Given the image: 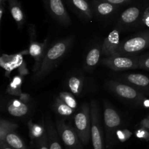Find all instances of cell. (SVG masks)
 <instances>
[{
  "mask_svg": "<svg viewBox=\"0 0 149 149\" xmlns=\"http://www.w3.org/2000/svg\"><path fill=\"white\" fill-rule=\"evenodd\" d=\"M73 42V38H64L57 41L49 47L45 53L41 65L37 71L33 73V80L38 81L47 76L58 64L61 58L66 54Z\"/></svg>",
  "mask_w": 149,
  "mask_h": 149,
  "instance_id": "cell-1",
  "label": "cell"
},
{
  "mask_svg": "<svg viewBox=\"0 0 149 149\" xmlns=\"http://www.w3.org/2000/svg\"><path fill=\"white\" fill-rule=\"evenodd\" d=\"M74 129L79 140L84 145L88 144L91 138V114L90 107L87 103L81 105L74 118Z\"/></svg>",
  "mask_w": 149,
  "mask_h": 149,
  "instance_id": "cell-2",
  "label": "cell"
},
{
  "mask_svg": "<svg viewBox=\"0 0 149 149\" xmlns=\"http://www.w3.org/2000/svg\"><path fill=\"white\" fill-rule=\"evenodd\" d=\"M149 48V30L137 34L132 37L122 41L116 50L117 55H132Z\"/></svg>",
  "mask_w": 149,
  "mask_h": 149,
  "instance_id": "cell-3",
  "label": "cell"
},
{
  "mask_svg": "<svg viewBox=\"0 0 149 149\" xmlns=\"http://www.w3.org/2000/svg\"><path fill=\"white\" fill-rule=\"evenodd\" d=\"M106 86L117 96L130 102L141 104L146 99L143 93L131 85L115 80H109L106 83Z\"/></svg>",
  "mask_w": 149,
  "mask_h": 149,
  "instance_id": "cell-4",
  "label": "cell"
},
{
  "mask_svg": "<svg viewBox=\"0 0 149 149\" xmlns=\"http://www.w3.org/2000/svg\"><path fill=\"white\" fill-rule=\"evenodd\" d=\"M17 124L1 119L0 121V143H6L13 149H29L15 131Z\"/></svg>",
  "mask_w": 149,
  "mask_h": 149,
  "instance_id": "cell-5",
  "label": "cell"
},
{
  "mask_svg": "<svg viewBox=\"0 0 149 149\" xmlns=\"http://www.w3.org/2000/svg\"><path fill=\"white\" fill-rule=\"evenodd\" d=\"M138 59L132 55H115L103 58L102 64L113 71H123L139 68Z\"/></svg>",
  "mask_w": 149,
  "mask_h": 149,
  "instance_id": "cell-6",
  "label": "cell"
},
{
  "mask_svg": "<svg viewBox=\"0 0 149 149\" xmlns=\"http://www.w3.org/2000/svg\"><path fill=\"white\" fill-rule=\"evenodd\" d=\"M105 127L106 131V142L108 148H110L113 141V136L122 124V118L117 111L109 104H104Z\"/></svg>",
  "mask_w": 149,
  "mask_h": 149,
  "instance_id": "cell-7",
  "label": "cell"
},
{
  "mask_svg": "<svg viewBox=\"0 0 149 149\" xmlns=\"http://www.w3.org/2000/svg\"><path fill=\"white\" fill-rule=\"evenodd\" d=\"M56 129L67 148L79 149L82 148V143L79 140L75 129L73 128L70 124L64 122L63 120H57Z\"/></svg>",
  "mask_w": 149,
  "mask_h": 149,
  "instance_id": "cell-8",
  "label": "cell"
},
{
  "mask_svg": "<svg viewBox=\"0 0 149 149\" xmlns=\"http://www.w3.org/2000/svg\"><path fill=\"white\" fill-rule=\"evenodd\" d=\"M30 31V43L29 46L26 51L22 52L23 54H29L35 61V65L33 67V73L36 72L39 68L45 57V53L47 51V42L48 39H45V41L42 42H37L36 39H34L36 34H35V30L33 28H31Z\"/></svg>",
  "mask_w": 149,
  "mask_h": 149,
  "instance_id": "cell-9",
  "label": "cell"
},
{
  "mask_svg": "<svg viewBox=\"0 0 149 149\" xmlns=\"http://www.w3.org/2000/svg\"><path fill=\"white\" fill-rule=\"evenodd\" d=\"M91 114V139L94 149H104L101 128L100 124V115L97 102L92 100L90 104Z\"/></svg>",
  "mask_w": 149,
  "mask_h": 149,
  "instance_id": "cell-10",
  "label": "cell"
},
{
  "mask_svg": "<svg viewBox=\"0 0 149 149\" xmlns=\"http://www.w3.org/2000/svg\"><path fill=\"white\" fill-rule=\"evenodd\" d=\"M43 1L47 12L56 21L63 26L71 24V18L62 0H43Z\"/></svg>",
  "mask_w": 149,
  "mask_h": 149,
  "instance_id": "cell-11",
  "label": "cell"
},
{
  "mask_svg": "<svg viewBox=\"0 0 149 149\" xmlns=\"http://www.w3.org/2000/svg\"><path fill=\"white\" fill-rule=\"evenodd\" d=\"M22 53L13 56L3 55L1 58V67H4L7 71H11L15 68H19L20 74H26L28 73L26 64L22 56Z\"/></svg>",
  "mask_w": 149,
  "mask_h": 149,
  "instance_id": "cell-12",
  "label": "cell"
},
{
  "mask_svg": "<svg viewBox=\"0 0 149 149\" xmlns=\"http://www.w3.org/2000/svg\"><path fill=\"white\" fill-rule=\"evenodd\" d=\"M120 43L119 30L114 29L105 38L102 44V53L106 57L117 55L116 50Z\"/></svg>",
  "mask_w": 149,
  "mask_h": 149,
  "instance_id": "cell-13",
  "label": "cell"
},
{
  "mask_svg": "<svg viewBox=\"0 0 149 149\" xmlns=\"http://www.w3.org/2000/svg\"><path fill=\"white\" fill-rule=\"evenodd\" d=\"M122 77L126 83L134 87L141 89H149V77L146 74L130 73L124 74Z\"/></svg>",
  "mask_w": 149,
  "mask_h": 149,
  "instance_id": "cell-14",
  "label": "cell"
},
{
  "mask_svg": "<svg viewBox=\"0 0 149 149\" xmlns=\"http://www.w3.org/2000/svg\"><path fill=\"white\" fill-rule=\"evenodd\" d=\"M7 110L11 115L22 117L26 115L29 110L27 103L23 102L20 99H13L8 102Z\"/></svg>",
  "mask_w": 149,
  "mask_h": 149,
  "instance_id": "cell-15",
  "label": "cell"
},
{
  "mask_svg": "<svg viewBox=\"0 0 149 149\" xmlns=\"http://www.w3.org/2000/svg\"><path fill=\"white\" fill-rule=\"evenodd\" d=\"M9 3V9L19 29H21L26 21V17L20 3L17 0H7Z\"/></svg>",
  "mask_w": 149,
  "mask_h": 149,
  "instance_id": "cell-16",
  "label": "cell"
},
{
  "mask_svg": "<svg viewBox=\"0 0 149 149\" xmlns=\"http://www.w3.org/2000/svg\"><path fill=\"white\" fill-rule=\"evenodd\" d=\"M93 9L96 15L100 17H107L113 14L118 6L100 0H94L93 2Z\"/></svg>",
  "mask_w": 149,
  "mask_h": 149,
  "instance_id": "cell-17",
  "label": "cell"
},
{
  "mask_svg": "<svg viewBox=\"0 0 149 149\" xmlns=\"http://www.w3.org/2000/svg\"><path fill=\"white\" fill-rule=\"evenodd\" d=\"M46 129L49 149H63L60 143L59 134L57 131V129H55V127H54L53 124L49 118H47V119Z\"/></svg>",
  "mask_w": 149,
  "mask_h": 149,
  "instance_id": "cell-18",
  "label": "cell"
},
{
  "mask_svg": "<svg viewBox=\"0 0 149 149\" xmlns=\"http://www.w3.org/2000/svg\"><path fill=\"white\" fill-rule=\"evenodd\" d=\"M141 10L138 7H131L121 14L119 23L121 25H130L135 23L141 15Z\"/></svg>",
  "mask_w": 149,
  "mask_h": 149,
  "instance_id": "cell-19",
  "label": "cell"
},
{
  "mask_svg": "<svg viewBox=\"0 0 149 149\" xmlns=\"http://www.w3.org/2000/svg\"><path fill=\"white\" fill-rule=\"evenodd\" d=\"M68 1L79 14L87 20H91L93 18V12L87 0H68Z\"/></svg>",
  "mask_w": 149,
  "mask_h": 149,
  "instance_id": "cell-20",
  "label": "cell"
},
{
  "mask_svg": "<svg viewBox=\"0 0 149 149\" xmlns=\"http://www.w3.org/2000/svg\"><path fill=\"white\" fill-rule=\"evenodd\" d=\"M102 53V45H97L90 50L86 56L84 67L86 70H92L94 68L100 58V55Z\"/></svg>",
  "mask_w": 149,
  "mask_h": 149,
  "instance_id": "cell-21",
  "label": "cell"
},
{
  "mask_svg": "<svg viewBox=\"0 0 149 149\" xmlns=\"http://www.w3.org/2000/svg\"><path fill=\"white\" fill-rule=\"evenodd\" d=\"M28 128L29 137L32 141L37 142L47 133V129L43 124H35L32 121L28 122Z\"/></svg>",
  "mask_w": 149,
  "mask_h": 149,
  "instance_id": "cell-22",
  "label": "cell"
},
{
  "mask_svg": "<svg viewBox=\"0 0 149 149\" xmlns=\"http://www.w3.org/2000/svg\"><path fill=\"white\" fill-rule=\"evenodd\" d=\"M67 86L71 93L74 95H79L82 92L84 87V79L81 76H71L67 80Z\"/></svg>",
  "mask_w": 149,
  "mask_h": 149,
  "instance_id": "cell-23",
  "label": "cell"
},
{
  "mask_svg": "<svg viewBox=\"0 0 149 149\" xmlns=\"http://www.w3.org/2000/svg\"><path fill=\"white\" fill-rule=\"evenodd\" d=\"M54 109H55V112L58 115L63 117L71 116L75 111V110H74L71 107L68 106V105H66L59 97L55 99V103H54Z\"/></svg>",
  "mask_w": 149,
  "mask_h": 149,
  "instance_id": "cell-24",
  "label": "cell"
},
{
  "mask_svg": "<svg viewBox=\"0 0 149 149\" xmlns=\"http://www.w3.org/2000/svg\"><path fill=\"white\" fill-rule=\"evenodd\" d=\"M23 84L22 76L16 75L13 78L7 89V92L13 96H19L23 93L21 91V86Z\"/></svg>",
  "mask_w": 149,
  "mask_h": 149,
  "instance_id": "cell-25",
  "label": "cell"
},
{
  "mask_svg": "<svg viewBox=\"0 0 149 149\" xmlns=\"http://www.w3.org/2000/svg\"><path fill=\"white\" fill-rule=\"evenodd\" d=\"M58 97L62 99L66 105L71 107L74 110H76L77 108V102L72 93L67 91H62L60 93Z\"/></svg>",
  "mask_w": 149,
  "mask_h": 149,
  "instance_id": "cell-26",
  "label": "cell"
},
{
  "mask_svg": "<svg viewBox=\"0 0 149 149\" xmlns=\"http://www.w3.org/2000/svg\"><path fill=\"white\" fill-rule=\"evenodd\" d=\"M138 66L139 68L149 70V53L139 56Z\"/></svg>",
  "mask_w": 149,
  "mask_h": 149,
  "instance_id": "cell-27",
  "label": "cell"
},
{
  "mask_svg": "<svg viewBox=\"0 0 149 149\" xmlns=\"http://www.w3.org/2000/svg\"><path fill=\"white\" fill-rule=\"evenodd\" d=\"M132 132L127 129H118L116 131V136L120 141L125 142L130 137Z\"/></svg>",
  "mask_w": 149,
  "mask_h": 149,
  "instance_id": "cell-28",
  "label": "cell"
},
{
  "mask_svg": "<svg viewBox=\"0 0 149 149\" xmlns=\"http://www.w3.org/2000/svg\"><path fill=\"white\" fill-rule=\"evenodd\" d=\"M37 149H49V144H48L47 134H46L41 139H39L37 142Z\"/></svg>",
  "mask_w": 149,
  "mask_h": 149,
  "instance_id": "cell-29",
  "label": "cell"
},
{
  "mask_svg": "<svg viewBox=\"0 0 149 149\" xmlns=\"http://www.w3.org/2000/svg\"><path fill=\"white\" fill-rule=\"evenodd\" d=\"M135 135L141 139H144L146 140H149V131L146 129L140 128L135 131Z\"/></svg>",
  "mask_w": 149,
  "mask_h": 149,
  "instance_id": "cell-30",
  "label": "cell"
},
{
  "mask_svg": "<svg viewBox=\"0 0 149 149\" xmlns=\"http://www.w3.org/2000/svg\"><path fill=\"white\" fill-rule=\"evenodd\" d=\"M100 1H106V2L111 3L114 5H122V4H127V3L131 2L133 0H100Z\"/></svg>",
  "mask_w": 149,
  "mask_h": 149,
  "instance_id": "cell-31",
  "label": "cell"
},
{
  "mask_svg": "<svg viewBox=\"0 0 149 149\" xmlns=\"http://www.w3.org/2000/svg\"><path fill=\"white\" fill-rule=\"evenodd\" d=\"M142 22L146 26L149 28V7L143 13L142 17Z\"/></svg>",
  "mask_w": 149,
  "mask_h": 149,
  "instance_id": "cell-32",
  "label": "cell"
},
{
  "mask_svg": "<svg viewBox=\"0 0 149 149\" xmlns=\"http://www.w3.org/2000/svg\"><path fill=\"white\" fill-rule=\"evenodd\" d=\"M140 126L141 127V128L146 129L149 130V117L143 119L140 123Z\"/></svg>",
  "mask_w": 149,
  "mask_h": 149,
  "instance_id": "cell-33",
  "label": "cell"
},
{
  "mask_svg": "<svg viewBox=\"0 0 149 149\" xmlns=\"http://www.w3.org/2000/svg\"><path fill=\"white\" fill-rule=\"evenodd\" d=\"M29 97H30V96H29L28 93H23L20 96H19V99H20L21 101H23V102L27 103V102L29 101Z\"/></svg>",
  "mask_w": 149,
  "mask_h": 149,
  "instance_id": "cell-34",
  "label": "cell"
},
{
  "mask_svg": "<svg viewBox=\"0 0 149 149\" xmlns=\"http://www.w3.org/2000/svg\"><path fill=\"white\" fill-rule=\"evenodd\" d=\"M4 10V2H0V20L1 21Z\"/></svg>",
  "mask_w": 149,
  "mask_h": 149,
  "instance_id": "cell-35",
  "label": "cell"
},
{
  "mask_svg": "<svg viewBox=\"0 0 149 149\" xmlns=\"http://www.w3.org/2000/svg\"><path fill=\"white\" fill-rule=\"evenodd\" d=\"M0 148H1V149H13L6 143H0Z\"/></svg>",
  "mask_w": 149,
  "mask_h": 149,
  "instance_id": "cell-36",
  "label": "cell"
},
{
  "mask_svg": "<svg viewBox=\"0 0 149 149\" xmlns=\"http://www.w3.org/2000/svg\"><path fill=\"white\" fill-rule=\"evenodd\" d=\"M79 149H82V148H79Z\"/></svg>",
  "mask_w": 149,
  "mask_h": 149,
  "instance_id": "cell-37",
  "label": "cell"
},
{
  "mask_svg": "<svg viewBox=\"0 0 149 149\" xmlns=\"http://www.w3.org/2000/svg\"></svg>",
  "mask_w": 149,
  "mask_h": 149,
  "instance_id": "cell-38",
  "label": "cell"
}]
</instances>
